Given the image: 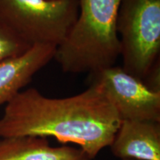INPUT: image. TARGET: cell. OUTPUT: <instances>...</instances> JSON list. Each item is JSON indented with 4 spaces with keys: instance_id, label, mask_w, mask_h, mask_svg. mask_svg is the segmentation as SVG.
Here are the masks:
<instances>
[{
    "instance_id": "6da1fadb",
    "label": "cell",
    "mask_w": 160,
    "mask_h": 160,
    "mask_svg": "<svg viewBox=\"0 0 160 160\" xmlns=\"http://www.w3.org/2000/svg\"><path fill=\"white\" fill-rule=\"evenodd\" d=\"M121 122L95 85L60 99L28 88L6 104L0 119V138L52 137L62 143L79 146L92 160L111 145Z\"/></svg>"
},
{
    "instance_id": "7a4b0ae2",
    "label": "cell",
    "mask_w": 160,
    "mask_h": 160,
    "mask_svg": "<svg viewBox=\"0 0 160 160\" xmlns=\"http://www.w3.org/2000/svg\"><path fill=\"white\" fill-rule=\"evenodd\" d=\"M79 13L53 59L65 73H94L120 57L117 15L121 0H78Z\"/></svg>"
},
{
    "instance_id": "3957f363",
    "label": "cell",
    "mask_w": 160,
    "mask_h": 160,
    "mask_svg": "<svg viewBox=\"0 0 160 160\" xmlns=\"http://www.w3.org/2000/svg\"><path fill=\"white\" fill-rule=\"evenodd\" d=\"M122 68L143 80L160 53V0H121L117 22Z\"/></svg>"
},
{
    "instance_id": "277c9868",
    "label": "cell",
    "mask_w": 160,
    "mask_h": 160,
    "mask_svg": "<svg viewBox=\"0 0 160 160\" xmlns=\"http://www.w3.org/2000/svg\"><path fill=\"white\" fill-rule=\"evenodd\" d=\"M78 13V0H0V19L31 47L57 48Z\"/></svg>"
},
{
    "instance_id": "5b68a950",
    "label": "cell",
    "mask_w": 160,
    "mask_h": 160,
    "mask_svg": "<svg viewBox=\"0 0 160 160\" xmlns=\"http://www.w3.org/2000/svg\"><path fill=\"white\" fill-rule=\"evenodd\" d=\"M88 82L101 91L121 121L160 122V93L151 91L122 67L114 65L89 73Z\"/></svg>"
},
{
    "instance_id": "8992f818",
    "label": "cell",
    "mask_w": 160,
    "mask_h": 160,
    "mask_svg": "<svg viewBox=\"0 0 160 160\" xmlns=\"http://www.w3.org/2000/svg\"><path fill=\"white\" fill-rule=\"evenodd\" d=\"M110 147L121 159L160 160V122L122 121Z\"/></svg>"
},
{
    "instance_id": "52a82bcc",
    "label": "cell",
    "mask_w": 160,
    "mask_h": 160,
    "mask_svg": "<svg viewBox=\"0 0 160 160\" xmlns=\"http://www.w3.org/2000/svg\"><path fill=\"white\" fill-rule=\"evenodd\" d=\"M57 47L39 45L0 63V105L8 103L54 58Z\"/></svg>"
},
{
    "instance_id": "ba28073f",
    "label": "cell",
    "mask_w": 160,
    "mask_h": 160,
    "mask_svg": "<svg viewBox=\"0 0 160 160\" xmlns=\"http://www.w3.org/2000/svg\"><path fill=\"white\" fill-rule=\"evenodd\" d=\"M0 160H91L80 148L51 147L47 138H0Z\"/></svg>"
},
{
    "instance_id": "9c48e42d",
    "label": "cell",
    "mask_w": 160,
    "mask_h": 160,
    "mask_svg": "<svg viewBox=\"0 0 160 160\" xmlns=\"http://www.w3.org/2000/svg\"><path fill=\"white\" fill-rule=\"evenodd\" d=\"M31 48L0 19V63L22 55Z\"/></svg>"
},
{
    "instance_id": "30bf717a",
    "label": "cell",
    "mask_w": 160,
    "mask_h": 160,
    "mask_svg": "<svg viewBox=\"0 0 160 160\" xmlns=\"http://www.w3.org/2000/svg\"><path fill=\"white\" fill-rule=\"evenodd\" d=\"M145 85L151 91L160 93V64L159 59L153 64L142 80Z\"/></svg>"
}]
</instances>
